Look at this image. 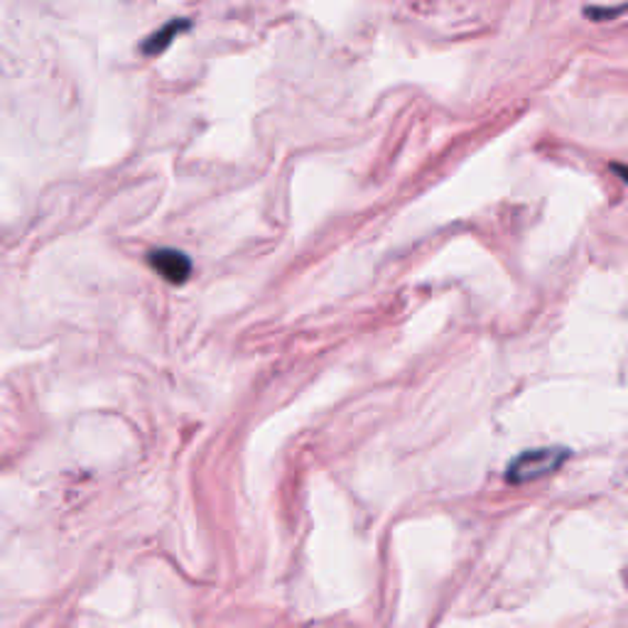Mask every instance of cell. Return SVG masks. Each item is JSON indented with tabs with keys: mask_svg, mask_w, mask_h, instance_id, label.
<instances>
[{
	"mask_svg": "<svg viewBox=\"0 0 628 628\" xmlns=\"http://www.w3.org/2000/svg\"><path fill=\"white\" fill-rule=\"evenodd\" d=\"M148 263L153 265V271L158 275L165 277V281L172 283V285L188 283L190 275H192L190 255L182 253V251H174V249H155V251H150Z\"/></svg>",
	"mask_w": 628,
	"mask_h": 628,
	"instance_id": "cell-2",
	"label": "cell"
},
{
	"mask_svg": "<svg viewBox=\"0 0 628 628\" xmlns=\"http://www.w3.org/2000/svg\"><path fill=\"white\" fill-rule=\"evenodd\" d=\"M569 457V449L565 447H543V449H530L523 452L520 457L510 462L506 472V479L510 484H528L538 482L543 476H548L563 467Z\"/></svg>",
	"mask_w": 628,
	"mask_h": 628,
	"instance_id": "cell-1",
	"label": "cell"
},
{
	"mask_svg": "<svg viewBox=\"0 0 628 628\" xmlns=\"http://www.w3.org/2000/svg\"><path fill=\"white\" fill-rule=\"evenodd\" d=\"M188 28H190V20H184V18L170 20L168 26H162L155 34H150V38H148L145 44H143V52H145L148 57L162 54V52H165V50L170 48L172 40L178 38V34H180L182 30H188Z\"/></svg>",
	"mask_w": 628,
	"mask_h": 628,
	"instance_id": "cell-3",
	"label": "cell"
}]
</instances>
